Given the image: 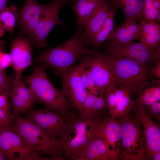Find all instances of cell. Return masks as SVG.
<instances>
[{"label":"cell","mask_w":160,"mask_h":160,"mask_svg":"<svg viewBox=\"0 0 160 160\" xmlns=\"http://www.w3.org/2000/svg\"><path fill=\"white\" fill-rule=\"evenodd\" d=\"M105 0H74L73 9L77 15V25L82 31L88 21Z\"/></svg>","instance_id":"obj_21"},{"label":"cell","mask_w":160,"mask_h":160,"mask_svg":"<svg viewBox=\"0 0 160 160\" xmlns=\"http://www.w3.org/2000/svg\"><path fill=\"white\" fill-rule=\"evenodd\" d=\"M0 151L5 160H47L28 145L12 128L0 129Z\"/></svg>","instance_id":"obj_7"},{"label":"cell","mask_w":160,"mask_h":160,"mask_svg":"<svg viewBox=\"0 0 160 160\" xmlns=\"http://www.w3.org/2000/svg\"><path fill=\"white\" fill-rule=\"evenodd\" d=\"M47 66L40 63L33 66L32 73L22 77L33 93L37 103L46 109L60 114L70 116L78 115L68 99L61 90L53 85L46 72Z\"/></svg>","instance_id":"obj_1"},{"label":"cell","mask_w":160,"mask_h":160,"mask_svg":"<svg viewBox=\"0 0 160 160\" xmlns=\"http://www.w3.org/2000/svg\"><path fill=\"white\" fill-rule=\"evenodd\" d=\"M78 116L62 115L44 108L33 109L24 116L39 126L54 142L69 135L79 117Z\"/></svg>","instance_id":"obj_4"},{"label":"cell","mask_w":160,"mask_h":160,"mask_svg":"<svg viewBox=\"0 0 160 160\" xmlns=\"http://www.w3.org/2000/svg\"><path fill=\"white\" fill-rule=\"evenodd\" d=\"M133 89L128 87L117 88L116 91V104L113 118L122 117L129 115L135 106V101L131 98Z\"/></svg>","instance_id":"obj_22"},{"label":"cell","mask_w":160,"mask_h":160,"mask_svg":"<svg viewBox=\"0 0 160 160\" xmlns=\"http://www.w3.org/2000/svg\"><path fill=\"white\" fill-rule=\"evenodd\" d=\"M120 152L121 146L111 149L103 140L95 136L79 160H117Z\"/></svg>","instance_id":"obj_18"},{"label":"cell","mask_w":160,"mask_h":160,"mask_svg":"<svg viewBox=\"0 0 160 160\" xmlns=\"http://www.w3.org/2000/svg\"><path fill=\"white\" fill-rule=\"evenodd\" d=\"M140 39L141 43L153 51L160 44V25L155 22L141 23Z\"/></svg>","instance_id":"obj_23"},{"label":"cell","mask_w":160,"mask_h":160,"mask_svg":"<svg viewBox=\"0 0 160 160\" xmlns=\"http://www.w3.org/2000/svg\"><path fill=\"white\" fill-rule=\"evenodd\" d=\"M117 88L113 84H111L105 89L104 92L108 113L110 117L113 118L116 104V91Z\"/></svg>","instance_id":"obj_30"},{"label":"cell","mask_w":160,"mask_h":160,"mask_svg":"<svg viewBox=\"0 0 160 160\" xmlns=\"http://www.w3.org/2000/svg\"><path fill=\"white\" fill-rule=\"evenodd\" d=\"M5 128L13 129L12 118L0 108V129Z\"/></svg>","instance_id":"obj_34"},{"label":"cell","mask_w":160,"mask_h":160,"mask_svg":"<svg viewBox=\"0 0 160 160\" xmlns=\"http://www.w3.org/2000/svg\"><path fill=\"white\" fill-rule=\"evenodd\" d=\"M104 55L110 65L116 87L131 88L139 94L148 84L147 80L151 75L146 65L129 59Z\"/></svg>","instance_id":"obj_3"},{"label":"cell","mask_w":160,"mask_h":160,"mask_svg":"<svg viewBox=\"0 0 160 160\" xmlns=\"http://www.w3.org/2000/svg\"><path fill=\"white\" fill-rule=\"evenodd\" d=\"M68 0H57L47 4L41 20L32 35L29 38L32 47L39 48L47 47L46 39L49 34L57 24L65 26L58 17L61 8Z\"/></svg>","instance_id":"obj_10"},{"label":"cell","mask_w":160,"mask_h":160,"mask_svg":"<svg viewBox=\"0 0 160 160\" xmlns=\"http://www.w3.org/2000/svg\"><path fill=\"white\" fill-rule=\"evenodd\" d=\"M26 84L14 76L8 94L12 115L25 116L33 109L34 104L37 103L32 91Z\"/></svg>","instance_id":"obj_14"},{"label":"cell","mask_w":160,"mask_h":160,"mask_svg":"<svg viewBox=\"0 0 160 160\" xmlns=\"http://www.w3.org/2000/svg\"><path fill=\"white\" fill-rule=\"evenodd\" d=\"M89 125L88 122L79 118L74 127L75 136L70 141L67 140L66 137L58 140L65 157L79 160L95 137L92 129Z\"/></svg>","instance_id":"obj_9"},{"label":"cell","mask_w":160,"mask_h":160,"mask_svg":"<svg viewBox=\"0 0 160 160\" xmlns=\"http://www.w3.org/2000/svg\"><path fill=\"white\" fill-rule=\"evenodd\" d=\"M77 66L79 73L82 82L85 87L87 89L88 79L86 69L79 64Z\"/></svg>","instance_id":"obj_37"},{"label":"cell","mask_w":160,"mask_h":160,"mask_svg":"<svg viewBox=\"0 0 160 160\" xmlns=\"http://www.w3.org/2000/svg\"><path fill=\"white\" fill-rule=\"evenodd\" d=\"M84 52L86 55L80 59L79 64L90 69L95 81L97 91L99 94H104L106 88L113 84L110 65L104 55L85 48Z\"/></svg>","instance_id":"obj_8"},{"label":"cell","mask_w":160,"mask_h":160,"mask_svg":"<svg viewBox=\"0 0 160 160\" xmlns=\"http://www.w3.org/2000/svg\"><path fill=\"white\" fill-rule=\"evenodd\" d=\"M4 41H1L0 42V56L1 54L4 52Z\"/></svg>","instance_id":"obj_41"},{"label":"cell","mask_w":160,"mask_h":160,"mask_svg":"<svg viewBox=\"0 0 160 160\" xmlns=\"http://www.w3.org/2000/svg\"><path fill=\"white\" fill-rule=\"evenodd\" d=\"M116 11V9L114 8L111 9L100 30L85 42V45H92L94 50L95 51L107 39L110 33L114 30V17Z\"/></svg>","instance_id":"obj_25"},{"label":"cell","mask_w":160,"mask_h":160,"mask_svg":"<svg viewBox=\"0 0 160 160\" xmlns=\"http://www.w3.org/2000/svg\"><path fill=\"white\" fill-rule=\"evenodd\" d=\"M152 160H160V151L156 153L153 155Z\"/></svg>","instance_id":"obj_40"},{"label":"cell","mask_w":160,"mask_h":160,"mask_svg":"<svg viewBox=\"0 0 160 160\" xmlns=\"http://www.w3.org/2000/svg\"><path fill=\"white\" fill-rule=\"evenodd\" d=\"M5 160L4 156L2 153L0 151V160Z\"/></svg>","instance_id":"obj_43"},{"label":"cell","mask_w":160,"mask_h":160,"mask_svg":"<svg viewBox=\"0 0 160 160\" xmlns=\"http://www.w3.org/2000/svg\"><path fill=\"white\" fill-rule=\"evenodd\" d=\"M88 79V87L87 89L92 93L97 95L98 93L96 90V84L94 77L90 69H86Z\"/></svg>","instance_id":"obj_35"},{"label":"cell","mask_w":160,"mask_h":160,"mask_svg":"<svg viewBox=\"0 0 160 160\" xmlns=\"http://www.w3.org/2000/svg\"><path fill=\"white\" fill-rule=\"evenodd\" d=\"M111 6L121 9L125 19H133L142 22V13L144 0H107Z\"/></svg>","instance_id":"obj_24"},{"label":"cell","mask_w":160,"mask_h":160,"mask_svg":"<svg viewBox=\"0 0 160 160\" xmlns=\"http://www.w3.org/2000/svg\"><path fill=\"white\" fill-rule=\"evenodd\" d=\"M17 13V8L12 4L8 7L6 6L0 12V25L4 30L11 33L13 32Z\"/></svg>","instance_id":"obj_27"},{"label":"cell","mask_w":160,"mask_h":160,"mask_svg":"<svg viewBox=\"0 0 160 160\" xmlns=\"http://www.w3.org/2000/svg\"><path fill=\"white\" fill-rule=\"evenodd\" d=\"M14 76H8L4 70L0 67V87L4 89L8 93L11 90Z\"/></svg>","instance_id":"obj_33"},{"label":"cell","mask_w":160,"mask_h":160,"mask_svg":"<svg viewBox=\"0 0 160 160\" xmlns=\"http://www.w3.org/2000/svg\"><path fill=\"white\" fill-rule=\"evenodd\" d=\"M160 81L154 80L150 83L143 89L141 93L138 94L137 99L135 100V105L144 106L151 105L160 100Z\"/></svg>","instance_id":"obj_26"},{"label":"cell","mask_w":160,"mask_h":160,"mask_svg":"<svg viewBox=\"0 0 160 160\" xmlns=\"http://www.w3.org/2000/svg\"><path fill=\"white\" fill-rule=\"evenodd\" d=\"M143 128L145 137V156L152 160L156 152L160 151V126L146 113L144 106H135L132 109Z\"/></svg>","instance_id":"obj_13"},{"label":"cell","mask_w":160,"mask_h":160,"mask_svg":"<svg viewBox=\"0 0 160 160\" xmlns=\"http://www.w3.org/2000/svg\"><path fill=\"white\" fill-rule=\"evenodd\" d=\"M146 112L151 118L155 119L160 124V103L158 101L153 104L146 105Z\"/></svg>","instance_id":"obj_32"},{"label":"cell","mask_w":160,"mask_h":160,"mask_svg":"<svg viewBox=\"0 0 160 160\" xmlns=\"http://www.w3.org/2000/svg\"><path fill=\"white\" fill-rule=\"evenodd\" d=\"M35 0H25L21 9L18 12L17 24L20 28L19 35H26L29 38L33 34L47 7Z\"/></svg>","instance_id":"obj_15"},{"label":"cell","mask_w":160,"mask_h":160,"mask_svg":"<svg viewBox=\"0 0 160 160\" xmlns=\"http://www.w3.org/2000/svg\"><path fill=\"white\" fill-rule=\"evenodd\" d=\"M8 94L7 91L0 87V108L12 118V113Z\"/></svg>","instance_id":"obj_31"},{"label":"cell","mask_w":160,"mask_h":160,"mask_svg":"<svg viewBox=\"0 0 160 160\" xmlns=\"http://www.w3.org/2000/svg\"><path fill=\"white\" fill-rule=\"evenodd\" d=\"M95 137L100 138L112 149L121 146V128L115 118L106 116L90 124Z\"/></svg>","instance_id":"obj_17"},{"label":"cell","mask_w":160,"mask_h":160,"mask_svg":"<svg viewBox=\"0 0 160 160\" xmlns=\"http://www.w3.org/2000/svg\"><path fill=\"white\" fill-rule=\"evenodd\" d=\"M61 92L72 106L79 113L87 96L88 92L79 76L77 65L73 66L61 78Z\"/></svg>","instance_id":"obj_12"},{"label":"cell","mask_w":160,"mask_h":160,"mask_svg":"<svg viewBox=\"0 0 160 160\" xmlns=\"http://www.w3.org/2000/svg\"><path fill=\"white\" fill-rule=\"evenodd\" d=\"M98 96L90 91L88 92L87 96L83 106L79 112V118L89 122L91 112Z\"/></svg>","instance_id":"obj_29"},{"label":"cell","mask_w":160,"mask_h":160,"mask_svg":"<svg viewBox=\"0 0 160 160\" xmlns=\"http://www.w3.org/2000/svg\"><path fill=\"white\" fill-rule=\"evenodd\" d=\"M32 47L28 38L20 35L12 41L10 54L15 79L21 80L22 74L27 67L32 64Z\"/></svg>","instance_id":"obj_16"},{"label":"cell","mask_w":160,"mask_h":160,"mask_svg":"<svg viewBox=\"0 0 160 160\" xmlns=\"http://www.w3.org/2000/svg\"><path fill=\"white\" fill-rule=\"evenodd\" d=\"M105 47L110 56L129 59L143 65L150 61L155 62L160 57V47L152 51L141 42L132 41L121 44L106 43Z\"/></svg>","instance_id":"obj_11"},{"label":"cell","mask_w":160,"mask_h":160,"mask_svg":"<svg viewBox=\"0 0 160 160\" xmlns=\"http://www.w3.org/2000/svg\"><path fill=\"white\" fill-rule=\"evenodd\" d=\"M137 20L125 19L124 23L109 35L107 43L111 44H124L140 39L141 25Z\"/></svg>","instance_id":"obj_19"},{"label":"cell","mask_w":160,"mask_h":160,"mask_svg":"<svg viewBox=\"0 0 160 160\" xmlns=\"http://www.w3.org/2000/svg\"><path fill=\"white\" fill-rule=\"evenodd\" d=\"M7 0H0V12L6 6Z\"/></svg>","instance_id":"obj_39"},{"label":"cell","mask_w":160,"mask_h":160,"mask_svg":"<svg viewBox=\"0 0 160 160\" xmlns=\"http://www.w3.org/2000/svg\"><path fill=\"white\" fill-rule=\"evenodd\" d=\"M156 66L149 70V72L151 75L155 76L160 79V60H156Z\"/></svg>","instance_id":"obj_38"},{"label":"cell","mask_w":160,"mask_h":160,"mask_svg":"<svg viewBox=\"0 0 160 160\" xmlns=\"http://www.w3.org/2000/svg\"><path fill=\"white\" fill-rule=\"evenodd\" d=\"M4 31V29L0 24V38L3 35Z\"/></svg>","instance_id":"obj_42"},{"label":"cell","mask_w":160,"mask_h":160,"mask_svg":"<svg viewBox=\"0 0 160 160\" xmlns=\"http://www.w3.org/2000/svg\"><path fill=\"white\" fill-rule=\"evenodd\" d=\"M113 8L107 0H105L89 20L82 33L85 43L100 30L109 12Z\"/></svg>","instance_id":"obj_20"},{"label":"cell","mask_w":160,"mask_h":160,"mask_svg":"<svg viewBox=\"0 0 160 160\" xmlns=\"http://www.w3.org/2000/svg\"><path fill=\"white\" fill-rule=\"evenodd\" d=\"M12 58L10 54L3 52L0 56V67L3 70L12 65Z\"/></svg>","instance_id":"obj_36"},{"label":"cell","mask_w":160,"mask_h":160,"mask_svg":"<svg viewBox=\"0 0 160 160\" xmlns=\"http://www.w3.org/2000/svg\"><path fill=\"white\" fill-rule=\"evenodd\" d=\"M12 121L13 129L28 145L39 153L51 154L54 142L36 124L25 116L17 114L12 115Z\"/></svg>","instance_id":"obj_6"},{"label":"cell","mask_w":160,"mask_h":160,"mask_svg":"<svg viewBox=\"0 0 160 160\" xmlns=\"http://www.w3.org/2000/svg\"><path fill=\"white\" fill-rule=\"evenodd\" d=\"M82 31L79 30L69 39L58 46L42 52L33 62L50 67L55 75L62 76L86 55Z\"/></svg>","instance_id":"obj_2"},{"label":"cell","mask_w":160,"mask_h":160,"mask_svg":"<svg viewBox=\"0 0 160 160\" xmlns=\"http://www.w3.org/2000/svg\"><path fill=\"white\" fill-rule=\"evenodd\" d=\"M160 14V10L156 8L153 0H144L142 13V21L145 23L155 22L156 19Z\"/></svg>","instance_id":"obj_28"},{"label":"cell","mask_w":160,"mask_h":160,"mask_svg":"<svg viewBox=\"0 0 160 160\" xmlns=\"http://www.w3.org/2000/svg\"><path fill=\"white\" fill-rule=\"evenodd\" d=\"M121 118V143L120 158L121 160H142L145 156V137L140 124L136 117L129 115Z\"/></svg>","instance_id":"obj_5"}]
</instances>
